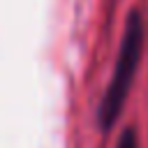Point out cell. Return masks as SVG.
Wrapping results in <instances>:
<instances>
[{"label":"cell","mask_w":148,"mask_h":148,"mask_svg":"<svg viewBox=\"0 0 148 148\" xmlns=\"http://www.w3.org/2000/svg\"><path fill=\"white\" fill-rule=\"evenodd\" d=\"M141 44H143V18L139 12H130V16L125 21V32H123V42H120V51H118V58L113 65L111 81L97 106V123H99L102 132H109L123 111V104L127 99L130 86L134 81L136 67L141 60Z\"/></svg>","instance_id":"6da1fadb"},{"label":"cell","mask_w":148,"mask_h":148,"mask_svg":"<svg viewBox=\"0 0 148 148\" xmlns=\"http://www.w3.org/2000/svg\"><path fill=\"white\" fill-rule=\"evenodd\" d=\"M116 148H139V136H136V130L134 127H125Z\"/></svg>","instance_id":"7a4b0ae2"}]
</instances>
